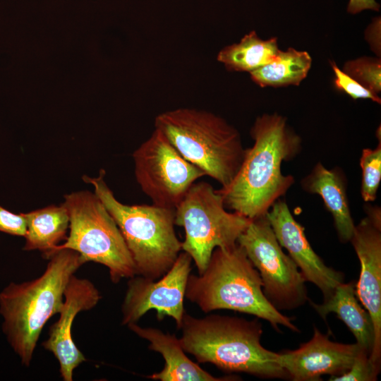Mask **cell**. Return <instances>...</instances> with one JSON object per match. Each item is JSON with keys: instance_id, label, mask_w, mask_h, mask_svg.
I'll return each mask as SVG.
<instances>
[{"instance_id": "1", "label": "cell", "mask_w": 381, "mask_h": 381, "mask_svg": "<svg viewBox=\"0 0 381 381\" xmlns=\"http://www.w3.org/2000/svg\"><path fill=\"white\" fill-rule=\"evenodd\" d=\"M250 133L254 143L245 149L235 177L217 190L225 207L253 219L265 215L294 183L291 175L283 174L282 165L299 154L301 138L277 113L258 116Z\"/></svg>"}, {"instance_id": "2", "label": "cell", "mask_w": 381, "mask_h": 381, "mask_svg": "<svg viewBox=\"0 0 381 381\" xmlns=\"http://www.w3.org/2000/svg\"><path fill=\"white\" fill-rule=\"evenodd\" d=\"M179 338L186 353L199 363H209L227 373H243L263 379L289 376L277 353L262 346V324L258 318L210 315L195 318L185 313Z\"/></svg>"}, {"instance_id": "3", "label": "cell", "mask_w": 381, "mask_h": 381, "mask_svg": "<svg viewBox=\"0 0 381 381\" xmlns=\"http://www.w3.org/2000/svg\"><path fill=\"white\" fill-rule=\"evenodd\" d=\"M44 272L37 278L11 283L0 293L3 331L23 365L32 360L42 330L59 314L66 286L85 262L76 251L64 248L52 253Z\"/></svg>"}, {"instance_id": "4", "label": "cell", "mask_w": 381, "mask_h": 381, "mask_svg": "<svg viewBox=\"0 0 381 381\" xmlns=\"http://www.w3.org/2000/svg\"><path fill=\"white\" fill-rule=\"evenodd\" d=\"M185 298L204 313L230 310L267 320L273 328L279 325L299 332L290 318L266 298L260 276L238 243L229 248H216L204 272L190 274Z\"/></svg>"}, {"instance_id": "5", "label": "cell", "mask_w": 381, "mask_h": 381, "mask_svg": "<svg viewBox=\"0 0 381 381\" xmlns=\"http://www.w3.org/2000/svg\"><path fill=\"white\" fill-rule=\"evenodd\" d=\"M155 127L181 155L226 188L242 163L245 149L238 130L203 109L178 108L158 114Z\"/></svg>"}, {"instance_id": "6", "label": "cell", "mask_w": 381, "mask_h": 381, "mask_svg": "<svg viewBox=\"0 0 381 381\" xmlns=\"http://www.w3.org/2000/svg\"><path fill=\"white\" fill-rule=\"evenodd\" d=\"M105 171L98 176H83L94 188L116 222L132 257L135 272L151 279L164 275L182 250L176 234L175 210L156 205H125L107 186Z\"/></svg>"}, {"instance_id": "7", "label": "cell", "mask_w": 381, "mask_h": 381, "mask_svg": "<svg viewBox=\"0 0 381 381\" xmlns=\"http://www.w3.org/2000/svg\"><path fill=\"white\" fill-rule=\"evenodd\" d=\"M62 203L69 215V233L64 243L53 252L68 248L78 253L84 262H95L107 267L111 281L136 275L134 263L116 222L101 200L89 190L64 196Z\"/></svg>"}, {"instance_id": "8", "label": "cell", "mask_w": 381, "mask_h": 381, "mask_svg": "<svg viewBox=\"0 0 381 381\" xmlns=\"http://www.w3.org/2000/svg\"><path fill=\"white\" fill-rule=\"evenodd\" d=\"M174 210L175 225L185 231L182 250L190 256L198 274L205 270L213 250L236 244L252 220L226 211L222 195L205 181L194 183Z\"/></svg>"}, {"instance_id": "9", "label": "cell", "mask_w": 381, "mask_h": 381, "mask_svg": "<svg viewBox=\"0 0 381 381\" xmlns=\"http://www.w3.org/2000/svg\"><path fill=\"white\" fill-rule=\"evenodd\" d=\"M237 243L258 270L265 296L278 310L295 309L309 301L306 280L282 250L265 214L252 219Z\"/></svg>"}, {"instance_id": "10", "label": "cell", "mask_w": 381, "mask_h": 381, "mask_svg": "<svg viewBox=\"0 0 381 381\" xmlns=\"http://www.w3.org/2000/svg\"><path fill=\"white\" fill-rule=\"evenodd\" d=\"M132 156L136 181L156 205L175 209L190 186L205 176L156 128Z\"/></svg>"}, {"instance_id": "11", "label": "cell", "mask_w": 381, "mask_h": 381, "mask_svg": "<svg viewBox=\"0 0 381 381\" xmlns=\"http://www.w3.org/2000/svg\"><path fill=\"white\" fill-rule=\"evenodd\" d=\"M192 261L187 253H180L170 269L159 279L137 274L129 278L121 305V324L137 323L154 310L159 320L171 317L180 329L186 313L183 301Z\"/></svg>"}, {"instance_id": "12", "label": "cell", "mask_w": 381, "mask_h": 381, "mask_svg": "<svg viewBox=\"0 0 381 381\" xmlns=\"http://www.w3.org/2000/svg\"><path fill=\"white\" fill-rule=\"evenodd\" d=\"M361 265L356 294L373 321L375 340L370 356L380 369L381 359V224L368 217L355 226L350 241Z\"/></svg>"}, {"instance_id": "13", "label": "cell", "mask_w": 381, "mask_h": 381, "mask_svg": "<svg viewBox=\"0 0 381 381\" xmlns=\"http://www.w3.org/2000/svg\"><path fill=\"white\" fill-rule=\"evenodd\" d=\"M102 295L92 282L75 274L70 278L64 294V303L58 320L49 329L42 347L51 352L59 364L64 381H72L73 371L87 361L72 337V325L76 315L95 307Z\"/></svg>"}, {"instance_id": "14", "label": "cell", "mask_w": 381, "mask_h": 381, "mask_svg": "<svg viewBox=\"0 0 381 381\" xmlns=\"http://www.w3.org/2000/svg\"><path fill=\"white\" fill-rule=\"evenodd\" d=\"M265 215L279 243L288 251L306 282L317 286L323 300L328 298L336 287L344 282V274L326 265L313 250L304 227L294 219L284 200L275 201Z\"/></svg>"}, {"instance_id": "15", "label": "cell", "mask_w": 381, "mask_h": 381, "mask_svg": "<svg viewBox=\"0 0 381 381\" xmlns=\"http://www.w3.org/2000/svg\"><path fill=\"white\" fill-rule=\"evenodd\" d=\"M361 347L329 340L316 327L310 340L295 350L277 353L279 364L294 381H318L321 376L337 377L351 367Z\"/></svg>"}, {"instance_id": "16", "label": "cell", "mask_w": 381, "mask_h": 381, "mask_svg": "<svg viewBox=\"0 0 381 381\" xmlns=\"http://www.w3.org/2000/svg\"><path fill=\"white\" fill-rule=\"evenodd\" d=\"M138 337L149 342V349L159 353L165 363L158 373L147 376L160 381H231L241 378L235 375L217 377L203 370L192 361L183 349L179 339L175 334L164 333L154 327H143L137 323L127 325Z\"/></svg>"}, {"instance_id": "17", "label": "cell", "mask_w": 381, "mask_h": 381, "mask_svg": "<svg viewBox=\"0 0 381 381\" xmlns=\"http://www.w3.org/2000/svg\"><path fill=\"white\" fill-rule=\"evenodd\" d=\"M301 186L305 191L322 198L326 209L332 216L340 242H349L356 225L351 217L346 179L341 171L338 168L327 169L318 162L303 179Z\"/></svg>"}, {"instance_id": "18", "label": "cell", "mask_w": 381, "mask_h": 381, "mask_svg": "<svg viewBox=\"0 0 381 381\" xmlns=\"http://www.w3.org/2000/svg\"><path fill=\"white\" fill-rule=\"evenodd\" d=\"M310 303L325 320L328 314L335 313L353 334L356 343L370 356L375 340L373 324L369 313L359 303L355 282L341 283L320 304Z\"/></svg>"}, {"instance_id": "19", "label": "cell", "mask_w": 381, "mask_h": 381, "mask_svg": "<svg viewBox=\"0 0 381 381\" xmlns=\"http://www.w3.org/2000/svg\"><path fill=\"white\" fill-rule=\"evenodd\" d=\"M25 250H39L44 257L67 238L69 215L63 204L52 205L25 213Z\"/></svg>"}, {"instance_id": "20", "label": "cell", "mask_w": 381, "mask_h": 381, "mask_svg": "<svg viewBox=\"0 0 381 381\" xmlns=\"http://www.w3.org/2000/svg\"><path fill=\"white\" fill-rule=\"evenodd\" d=\"M279 51L277 37L262 40L252 30L238 42L222 48L217 59L229 71L250 73L272 61Z\"/></svg>"}, {"instance_id": "21", "label": "cell", "mask_w": 381, "mask_h": 381, "mask_svg": "<svg viewBox=\"0 0 381 381\" xmlns=\"http://www.w3.org/2000/svg\"><path fill=\"white\" fill-rule=\"evenodd\" d=\"M311 65L312 58L307 52L289 47L280 49L272 61L249 73L261 87L298 86L307 77Z\"/></svg>"}, {"instance_id": "22", "label": "cell", "mask_w": 381, "mask_h": 381, "mask_svg": "<svg viewBox=\"0 0 381 381\" xmlns=\"http://www.w3.org/2000/svg\"><path fill=\"white\" fill-rule=\"evenodd\" d=\"M362 170L361 194L365 202H373L381 181V137L375 149L365 148L360 158Z\"/></svg>"}, {"instance_id": "23", "label": "cell", "mask_w": 381, "mask_h": 381, "mask_svg": "<svg viewBox=\"0 0 381 381\" xmlns=\"http://www.w3.org/2000/svg\"><path fill=\"white\" fill-rule=\"evenodd\" d=\"M342 71L372 92L380 93V57L362 56L349 60L344 64Z\"/></svg>"}, {"instance_id": "24", "label": "cell", "mask_w": 381, "mask_h": 381, "mask_svg": "<svg viewBox=\"0 0 381 381\" xmlns=\"http://www.w3.org/2000/svg\"><path fill=\"white\" fill-rule=\"evenodd\" d=\"M380 370L370 361V355L361 348L351 368L341 375L329 377V380L374 381L377 380Z\"/></svg>"}, {"instance_id": "25", "label": "cell", "mask_w": 381, "mask_h": 381, "mask_svg": "<svg viewBox=\"0 0 381 381\" xmlns=\"http://www.w3.org/2000/svg\"><path fill=\"white\" fill-rule=\"evenodd\" d=\"M330 65L334 74V86L351 97L353 99H369L377 104H381V98L368 90L353 78L345 73L340 69L333 61H330Z\"/></svg>"}, {"instance_id": "26", "label": "cell", "mask_w": 381, "mask_h": 381, "mask_svg": "<svg viewBox=\"0 0 381 381\" xmlns=\"http://www.w3.org/2000/svg\"><path fill=\"white\" fill-rule=\"evenodd\" d=\"M26 231L25 213L15 214L0 206V231L25 237Z\"/></svg>"}, {"instance_id": "27", "label": "cell", "mask_w": 381, "mask_h": 381, "mask_svg": "<svg viewBox=\"0 0 381 381\" xmlns=\"http://www.w3.org/2000/svg\"><path fill=\"white\" fill-rule=\"evenodd\" d=\"M380 28V18L377 17L372 20L365 31V40L377 57H380L381 55Z\"/></svg>"}, {"instance_id": "28", "label": "cell", "mask_w": 381, "mask_h": 381, "mask_svg": "<svg viewBox=\"0 0 381 381\" xmlns=\"http://www.w3.org/2000/svg\"><path fill=\"white\" fill-rule=\"evenodd\" d=\"M364 10L378 11L380 4L375 0H349L347 11L351 14H357Z\"/></svg>"}]
</instances>
